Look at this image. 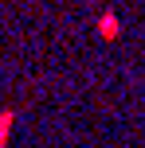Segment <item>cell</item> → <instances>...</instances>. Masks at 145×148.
Returning <instances> with one entry per match:
<instances>
[{
	"label": "cell",
	"instance_id": "obj_2",
	"mask_svg": "<svg viewBox=\"0 0 145 148\" xmlns=\"http://www.w3.org/2000/svg\"><path fill=\"white\" fill-rule=\"evenodd\" d=\"M12 125H16V113L12 109H0V148L8 144V136H12Z\"/></svg>",
	"mask_w": 145,
	"mask_h": 148
},
{
	"label": "cell",
	"instance_id": "obj_1",
	"mask_svg": "<svg viewBox=\"0 0 145 148\" xmlns=\"http://www.w3.org/2000/svg\"><path fill=\"white\" fill-rule=\"evenodd\" d=\"M98 35H102V39H118V35H122L118 12H102V16H98Z\"/></svg>",
	"mask_w": 145,
	"mask_h": 148
}]
</instances>
